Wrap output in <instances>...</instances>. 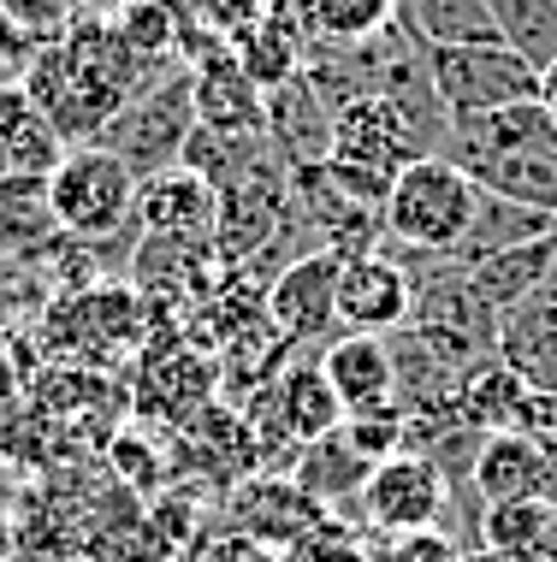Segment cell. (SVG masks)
Wrapping results in <instances>:
<instances>
[{
  "mask_svg": "<svg viewBox=\"0 0 557 562\" xmlns=\"http://www.w3.org/2000/svg\"><path fill=\"white\" fill-rule=\"evenodd\" d=\"M148 83L155 78H143V71L131 66V54L119 48L113 24L96 19V12H78L54 42H42L36 59H30V71H24L30 101L54 119V131L66 136L71 148L96 143V136L113 125V113Z\"/></svg>",
  "mask_w": 557,
  "mask_h": 562,
  "instance_id": "6da1fadb",
  "label": "cell"
},
{
  "mask_svg": "<svg viewBox=\"0 0 557 562\" xmlns=\"http://www.w3.org/2000/svg\"><path fill=\"white\" fill-rule=\"evenodd\" d=\"M480 195L487 190H480L457 160L421 155L391 178V195L380 207L386 243L391 249H410V255H439V261H450L475 232Z\"/></svg>",
  "mask_w": 557,
  "mask_h": 562,
  "instance_id": "7a4b0ae2",
  "label": "cell"
},
{
  "mask_svg": "<svg viewBox=\"0 0 557 562\" xmlns=\"http://www.w3.org/2000/svg\"><path fill=\"white\" fill-rule=\"evenodd\" d=\"M36 338L71 368H113L119 356L143 349V296L131 284H89V291H66L42 308Z\"/></svg>",
  "mask_w": 557,
  "mask_h": 562,
  "instance_id": "3957f363",
  "label": "cell"
},
{
  "mask_svg": "<svg viewBox=\"0 0 557 562\" xmlns=\"http://www.w3.org/2000/svg\"><path fill=\"white\" fill-rule=\"evenodd\" d=\"M131 207H137V172L101 143L66 148V160L48 172V214L59 237L108 243L131 232Z\"/></svg>",
  "mask_w": 557,
  "mask_h": 562,
  "instance_id": "277c9868",
  "label": "cell"
},
{
  "mask_svg": "<svg viewBox=\"0 0 557 562\" xmlns=\"http://www.w3.org/2000/svg\"><path fill=\"white\" fill-rule=\"evenodd\" d=\"M190 131H196V89H190V66H178L148 89H137L96 143L113 148L137 178H148V172H167V166L185 160Z\"/></svg>",
  "mask_w": 557,
  "mask_h": 562,
  "instance_id": "5b68a950",
  "label": "cell"
},
{
  "mask_svg": "<svg viewBox=\"0 0 557 562\" xmlns=\"http://www.w3.org/2000/svg\"><path fill=\"white\" fill-rule=\"evenodd\" d=\"M421 54H427V78L450 119L539 101V71L510 42H469V48H421Z\"/></svg>",
  "mask_w": 557,
  "mask_h": 562,
  "instance_id": "8992f818",
  "label": "cell"
},
{
  "mask_svg": "<svg viewBox=\"0 0 557 562\" xmlns=\"http://www.w3.org/2000/svg\"><path fill=\"white\" fill-rule=\"evenodd\" d=\"M297 214V195H291V166L279 160V148H267L255 166L220 184V220H214V255L220 267H244L267 237L279 232L285 220Z\"/></svg>",
  "mask_w": 557,
  "mask_h": 562,
  "instance_id": "52a82bcc",
  "label": "cell"
},
{
  "mask_svg": "<svg viewBox=\"0 0 557 562\" xmlns=\"http://www.w3.org/2000/svg\"><path fill=\"white\" fill-rule=\"evenodd\" d=\"M445 509H450V480H445V468L421 450H398V456H386V462H374L363 497H356V521H363L368 533H386V539L439 527Z\"/></svg>",
  "mask_w": 557,
  "mask_h": 562,
  "instance_id": "ba28073f",
  "label": "cell"
},
{
  "mask_svg": "<svg viewBox=\"0 0 557 562\" xmlns=\"http://www.w3.org/2000/svg\"><path fill=\"white\" fill-rule=\"evenodd\" d=\"M326 515L333 509H321L297 480L255 474V480H237L232 492H225V504H220V515L208 527H220V533H244V539H255V544H267V551L285 557L314 521H326Z\"/></svg>",
  "mask_w": 557,
  "mask_h": 562,
  "instance_id": "9c48e42d",
  "label": "cell"
},
{
  "mask_svg": "<svg viewBox=\"0 0 557 562\" xmlns=\"http://www.w3.org/2000/svg\"><path fill=\"white\" fill-rule=\"evenodd\" d=\"M267 321L291 349L326 344V331H338V255L314 249L285 267L267 284Z\"/></svg>",
  "mask_w": 557,
  "mask_h": 562,
  "instance_id": "30bf717a",
  "label": "cell"
},
{
  "mask_svg": "<svg viewBox=\"0 0 557 562\" xmlns=\"http://www.w3.org/2000/svg\"><path fill=\"white\" fill-rule=\"evenodd\" d=\"M214 403V361L185 338H160L137 349V408L148 420H172L190 427L202 408Z\"/></svg>",
  "mask_w": 557,
  "mask_h": 562,
  "instance_id": "8fae6325",
  "label": "cell"
},
{
  "mask_svg": "<svg viewBox=\"0 0 557 562\" xmlns=\"http://www.w3.org/2000/svg\"><path fill=\"white\" fill-rule=\"evenodd\" d=\"M214 220H220V190L202 172H190L185 160L167 166V172L137 178V207H131L137 237L214 243Z\"/></svg>",
  "mask_w": 557,
  "mask_h": 562,
  "instance_id": "7c38bea8",
  "label": "cell"
},
{
  "mask_svg": "<svg viewBox=\"0 0 557 562\" xmlns=\"http://www.w3.org/2000/svg\"><path fill=\"white\" fill-rule=\"evenodd\" d=\"M190 89H196V125L208 131H261L267 136V89L237 66L232 42L208 36L190 59Z\"/></svg>",
  "mask_w": 557,
  "mask_h": 562,
  "instance_id": "4fadbf2b",
  "label": "cell"
},
{
  "mask_svg": "<svg viewBox=\"0 0 557 562\" xmlns=\"http://www.w3.org/2000/svg\"><path fill=\"white\" fill-rule=\"evenodd\" d=\"M410 272L391 261L386 249H368V255H350L338 261V331H398L410 321Z\"/></svg>",
  "mask_w": 557,
  "mask_h": 562,
  "instance_id": "5bb4252c",
  "label": "cell"
},
{
  "mask_svg": "<svg viewBox=\"0 0 557 562\" xmlns=\"http://www.w3.org/2000/svg\"><path fill=\"white\" fill-rule=\"evenodd\" d=\"M499 361L539 397H557V272L499 321Z\"/></svg>",
  "mask_w": 557,
  "mask_h": 562,
  "instance_id": "9a60e30c",
  "label": "cell"
},
{
  "mask_svg": "<svg viewBox=\"0 0 557 562\" xmlns=\"http://www.w3.org/2000/svg\"><path fill=\"white\" fill-rule=\"evenodd\" d=\"M314 361H321V373H326V385H333L344 415L391 403V349L374 331H338L333 344L314 349Z\"/></svg>",
  "mask_w": 557,
  "mask_h": 562,
  "instance_id": "2e32d148",
  "label": "cell"
},
{
  "mask_svg": "<svg viewBox=\"0 0 557 562\" xmlns=\"http://www.w3.org/2000/svg\"><path fill=\"white\" fill-rule=\"evenodd\" d=\"M66 136L54 131V119L30 101L24 83L0 89V178H48L66 160Z\"/></svg>",
  "mask_w": 557,
  "mask_h": 562,
  "instance_id": "e0dca14e",
  "label": "cell"
},
{
  "mask_svg": "<svg viewBox=\"0 0 557 562\" xmlns=\"http://www.w3.org/2000/svg\"><path fill=\"white\" fill-rule=\"evenodd\" d=\"M469 480H475V497L480 504H516V497H539L546 485V445L534 432H487L469 462Z\"/></svg>",
  "mask_w": 557,
  "mask_h": 562,
  "instance_id": "ac0fdd59",
  "label": "cell"
},
{
  "mask_svg": "<svg viewBox=\"0 0 557 562\" xmlns=\"http://www.w3.org/2000/svg\"><path fill=\"white\" fill-rule=\"evenodd\" d=\"M368 474H374V462L356 456V445L338 427L326 438H309V445L297 450V462H291V480L303 485L321 509H338V515H356V497H363Z\"/></svg>",
  "mask_w": 557,
  "mask_h": 562,
  "instance_id": "d6986e66",
  "label": "cell"
},
{
  "mask_svg": "<svg viewBox=\"0 0 557 562\" xmlns=\"http://www.w3.org/2000/svg\"><path fill=\"white\" fill-rule=\"evenodd\" d=\"M398 24L421 48H469V42H504L480 0H398Z\"/></svg>",
  "mask_w": 557,
  "mask_h": 562,
  "instance_id": "ffe728a7",
  "label": "cell"
},
{
  "mask_svg": "<svg viewBox=\"0 0 557 562\" xmlns=\"http://www.w3.org/2000/svg\"><path fill=\"white\" fill-rule=\"evenodd\" d=\"M297 24H303L309 48L321 42H338V48H356V42L380 36V30L398 19V0H291Z\"/></svg>",
  "mask_w": 557,
  "mask_h": 562,
  "instance_id": "44dd1931",
  "label": "cell"
},
{
  "mask_svg": "<svg viewBox=\"0 0 557 562\" xmlns=\"http://www.w3.org/2000/svg\"><path fill=\"white\" fill-rule=\"evenodd\" d=\"M54 237L59 225L48 214V178H0V261L36 255Z\"/></svg>",
  "mask_w": 557,
  "mask_h": 562,
  "instance_id": "7402d4cb",
  "label": "cell"
},
{
  "mask_svg": "<svg viewBox=\"0 0 557 562\" xmlns=\"http://www.w3.org/2000/svg\"><path fill=\"white\" fill-rule=\"evenodd\" d=\"M499 24V36L516 48L528 66H552L557 59V0H480Z\"/></svg>",
  "mask_w": 557,
  "mask_h": 562,
  "instance_id": "603a6c76",
  "label": "cell"
},
{
  "mask_svg": "<svg viewBox=\"0 0 557 562\" xmlns=\"http://www.w3.org/2000/svg\"><path fill=\"white\" fill-rule=\"evenodd\" d=\"M557 521L546 497H516V504H487L480 509V544L475 551H539Z\"/></svg>",
  "mask_w": 557,
  "mask_h": 562,
  "instance_id": "cb8c5ba5",
  "label": "cell"
},
{
  "mask_svg": "<svg viewBox=\"0 0 557 562\" xmlns=\"http://www.w3.org/2000/svg\"><path fill=\"white\" fill-rule=\"evenodd\" d=\"M285 562H380L374 557V533L356 515H326V521H314L303 539L285 551Z\"/></svg>",
  "mask_w": 557,
  "mask_h": 562,
  "instance_id": "d4e9b609",
  "label": "cell"
},
{
  "mask_svg": "<svg viewBox=\"0 0 557 562\" xmlns=\"http://www.w3.org/2000/svg\"><path fill=\"white\" fill-rule=\"evenodd\" d=\"M108 462H113V480L119 485H137V492H148V497L172 480L167 456L155 450V438H148L143 427H119L113 445H108Z\"/></svg>",
  "mask_w": 557,
  "mask_h": 562,
  "instance_id": "484cf974",
  "label": "cell"
},
{
  "mask_svg": "<svg viewBox=\"0 0 557 562\" xmlns=\"http://www.w3.org/2000/svg\"><path fill=\"white\" fill-rule=\"evenodd\" d=\"M338 432L356 445V456L386 462V456H398L403 438H410V415H403L398 403H380V408H363V415H344Z\"/></svg>",
  "mask_w": 557,
  "mask_h": 562,
  "instance_id": "4316f807",
  "label": "cell"
},
{
  "mask_svg": "<svg viewBox=\"0 0 557 562\" xmlns=\"http://www.w3.org/2000/svg\"><path fill=\"white\" fill-rule=\"evenodd\" d=\"M0 12H7L12 24L24 30V36L36 42H54L59 30L78 19V0H0Z\"/></svg>",
  "mask_w": 557,
  "mask_h": 562,
  "instance_id": "83f0119b",
  "label": "cell"
},
{
  "mask_svg": "<svg viewBox=\"0 0 557 562\" xmlns=\"http://www.w3.org/2000/svg\"><path fill=\"white\" fill-rule=\"evenodd\" d=\"M190 7H196V19H202L208 36L237 42V36H249V30L261 24L267 0H190Z\"/></svg>",
  "mask_w": 557,
  "mask_h": 562,
  "instance_id": "f1b7e54d",
  "label": "cell"
},
{
  "mask_svg": "<svg viewBox=\"0 0 557 562\" xmlns=\"http://www.w3.org/2000/svg\"><path fill=\"white\" fill-rule=\"evenodd\" d=\"M463 544L457 533H445V527H421V533H398L386 544L380 562H463Z\"/></svg>",
  "mask_w": 557,
  "mask_h": 562,
  "instance_id": "f546056e",
  "label": "cell"
},
{
  "mask_svg": "<svg viewBox=\"0 0 557 562\" xmlns=\"http://www.w3.org/2000/svg\"><path fill=\"white\" fill-rule=\"evenodd\" d=\"M185 562H285V557L267 551V544H255V539H244V533H220V527H208V533L185 551Z\"/></svg>",
  "mask_w": 557,
  "mask_h": 562,
  "instance_id": "4dcf8cb0",
  "label": "cell"
},
{
  "mask_svg": "<svg viewBox=\"0 0 557 562\" xmlns=\"http://www.w3.org/2000/svg\"><path fill=\"white\" fill-rule=\"evenodd\" d=\"M36 48H42V42L24 36V30L12 24L7 12H0V89H7V83H24V71H30V59H36Z\"/></svg>",
  "mask_w": 557,
  "mask_h": 562,
  "instance_id": "1f68e13d",
  "label": "cell"
},
{
  "mask_svg": "<svg viewBox=\"0 0 557 562\" xmlns=\"http://www.w3.org/2000/svg\"><path fill=\"white\" fill-rule=\"evenodd\" d=\"M24 415V373L12 368V356H0V427Z\"/></svg>",
  "mask_w": 557,
  "mask_h": 562,
  "instance_id": "d6a6232c",
  "label": "cell"
},
{
  "mask_svg": "<svg viewBox=\"0 0 557 562\" xmlns=\"http://www.w3.org/2000/svg\"><path fill=\"white\" fill-rule=\"evenodd\" d=\"M12 557H19V515L0 504V562H12Z\"/></svg>",
  "mask_w": 557,
  "mask_h": 562,
  "instance_id": "836d02e7",
  "label": "cell"
},
{
  "mask_svg": "<svg viewBox=\"0 0 557 562\" xmlns=\"http://www.w3.org/2000/svg\"><path fill=\"white\" fill-rule=\"evenodd\" d=\"M539 108H546V119L557 125V59H552V66H539Z\"/></svg>",
  "mask_w": 557,
  "mask_h": 562,
  "instance_id": "e575fe53",
  "label": "cell"
},
{
  "mask_svg": "<svg viewBox=\"0 0 557 562\" xmlns=\"http://www.w3.org/2000/svg\"><path fill=\"white\" fill-rule=\"evenodd\" d=\"M463 562H546L539 551H463Z\"/></svg>",
  "mask_w": 557,
  "mask_h": 562,
  "instance_id": "d590c367",
  "label": "cell"
},
{
  "mask_svg": "<svg viewBox=\"0 0 557 562\" xmlns=\"http://www.w3.org/2000/svg\"><path fill=\"white\" fill-rule=\"evenodd\" d=\"M539 445H546V485H539V497L557 509V438H539Z\"/></svg>",
  "mask_w": 557,
  "mask_h": 562,
  "instance_id": "8d00e7d4",
  "label": "cell"
},
{
  "mask_svg": "<svg viewBox=\"0 0 557 562\" xmlns=\"http://www.w3.org/2000/svg\"><path fill=\"white\" fill-rule=\"evenodd\" d=\"M539 557H546V562H557V521H552V533H546V544H539Z\"/></svg>",
  "mask_w": 557,
  "mask_h": 562,
  "instance_id": "74e56055",
  "label": "cell"
},
{
  "mask_svg": "<svg viewBox=\"0 0 557 562\" xmlns=\"http://www.w3.org/2000/svg\"><path fill=\"white\" fill-rule=\"evenodd\" d=\"M12 562H66V557H36V551H19Z\"/></svg>",
  "mask_w": 557,
  "mask_h": 562,
  "instance_id": "f35d334b",
  "label": "cell"
}]
</instances>
